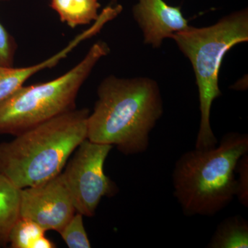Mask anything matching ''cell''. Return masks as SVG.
<instances>
[{
	"label": "cell",
	"mask_w": 248,
	"mask_h": 248,
	"mask_svg": "<svg viewBox=\"0 0 248 248\" xmlns=\"http://www.w3.org/2000/svg\"><path fill=\"white\" fill-rule=\"evenodd\" d=\"M164 113L159 85L148 78L110 76L97 89L87 122V139L117 147L125 155L144 153L150 134Z\"/></svg>",
	"instance_id": "1"
},
{
	"label": "cell",
	"mask_w": 248,
	"mask_h": 248,
	"mask_svg": "<svg viewBox=\"0 0 248 248\" xmlns=\"http://www.w3.org/2000/svg\"><path fill=\"white\" fill-rule=\"evenodd\" d=\"M89 114L75 108L0 143V174L21 189L59 175L87 139Z\"/></svg>",
	"instance_id": "2"
},
{
	"label": "cell",
	"mask_w": 248,
	"mask_h": 248,
	"mask_svg": "<svg viewBox=\"0 0 248 248\" xmlns=\"http://www.w3.org/2000/svg\"><path fill=\"white\" fill-rule=\"evenodd\" d=\"M248 153L247 134L232 132L218 146L184 153L172 172L174 197L186 216H213L236 197V168Z\"/></svg>",
	"instance_id": "3"
},
{
	"label": "cell",
	"mask_w": 248,
	"mask_h": 248,
	"mask_svg": "<svg viewBox=\"0 0 248 248\" xmlns=\"http://www.w3.org/2000/svg\"><path fill=\"white\" fill-rule=\"evenodd\" d=\"M170 38L190 60L195 72L201 113L195 148H213L218 141L210 124V112L214 101L222 94L218 86L220 68L232 47L248 41V9L231 13L210 27L189 26Z\"/></svg>",
	"instance_id": "4"
},
{
	"label": "cell",
	"mask_w": 248,
	"mask_h": 248,
	"mask_svg": "<svg viewBox=\"0 0 248 248\" xmlns=\"http://www.w3.org/2000/svg\"><path fill=\"white\" fill-rule=\"evenodd\" d=\"M110 53L98 41L86 56L65 74L51 81L24 86L0 102V135L17 136L36 125L76 108L83 84L98 62Z\"/></svg>",
	"instance_id": "5"
},
{
	"label": "cell",
	"mask_w": 248,
	"mask_h": 248,
	"mask_svg": "<svg viewBox=\"0 0 248 248\" xmlns=\"http://www.w3.org/2000/svg\"><path fill=\"white\" fill-rule=\"evenodd\" d=\"M112 148L86 139L61 172L76 211L84 216H94L103 197H113L119 192L115 183L106 175L104 170Z\"/></svg>",
	"instance_id": "6"
},
{
	"label": "cell",
	"mask_w": 248,
	"mask_h": 248,
	"mask_svg": "<svg viewBox=\"0 0 248 248\" xmlns=\"http://www.w3.org/2000/svg\"><path fill=\"white\" fill-rule=\"evenodd\" d=\"M76 212L61 173L39 185L22 189L20 217L35 222L46 231L60 233Z\"/></svg>",
	"instance_id": "7"
},
{
	"label": "cell",
	"mask_w": 248,
	"mask_h": 248,
	"mask_svg": "<svg viewBox=\"0 0 248 248\" xmlns=\"http://www.w3.org/2000/svg\"><path fill=\"white\" fill-rule=\"evenodd\" d=\"M133 14L144 43L155 48H160L164 39L189 27L180 6H170L164 0H138Z\"/></svg>",
	"instance_id": "8"
},
{
	"label": "cell",
	"mask_w": 248,
	"mask_h": 248,
	"mask_svg": "<svg viewBox=\"0 0 248 248\" xmlns=\"http://www.w3.org/2000/svg\"><path fill=\"white\" fill-rule=\"evenodd\" d=\"M117 9L108 5L103 9L89 29L76 36L64 48L45 61L24 68L0 66V102L24 86V83L36 73L56 66L81 42L97 35L108 22L117 17Z\"/></svg>",
	"instance_id": "9"
},
{
	"label": "cell",
	"mask_w": 248,
	"mask_h": 248,
	"mask_svg": "<svg viewBox=\"0 0 248 248\" xmlns=\"http://www.w3.org/2000/svg\"><path fill=\"white\" fill-rule=\"evenodd\" d=\"M22 189L0 174V247L9 243V234L20 218Z\"/></svg>",
	"instance_id": "10"
},
{
	"label": "cell",
	"mask_w": 248,
	"mask_h": 248,
	"mask_svg": "<svg viewBox=\"0 0 248 248\" xmlns=\"http://www.w3.org/2000/svg\"><path fill=\"white\" fill-rule=\"evenodd\" d=\"M50 7L71 28L87 25L99 17V0H51Z\"/></svg>",
	"instance_id": "11"
},
{
	"label": "cell",
	"mask_w": 248,
	"mask_h": 248,
	"mask_svg": "<svg viewBox=\"0 0 248 248\" xmlns=\"http://www.w3.org/2000/svg\"><path fill=\"white\" fill-rule=\"evenodd\" d=\"M207 248H248V222L240 215L230 217L217 226Z\"/></svg>",
	"instance_id": "12"
},
{
	"label": "cell",
	"mask_w": 248,
	"mask_h": 248,
	"mask_svg": "<svg viewBox=\"0 0 248 248\" xmlns=\"http://www.w3.org/2000/svg\"><path fill=\"white\" fill-rule=\"evenodd\" d=\"M46 231L35 222L20 218L13 227L9 234V243L13 248H32L33 244Z\"/></svg>",
	"instance_id": "13"
},
{
	"label": "cell",
	"mask_w": 248,
	"mask_h": 248,
	"mask_svg": "<svg viewBox=\"0 0 248 248\" xmlns=\"http://www.w3.org/2000/svg\"><path fill=\"white\" fill-rule=\"evenodd\" d=\"M83 216L82 214L76 212L60 232L68 248H91L87 233L85 230Z\"/></svg>",
	"instance_id": "14"
},
{
	"label": "cell",
	"mask_w": 248,
	"mask_h": 248,
	"mask_svg": "<svg viewBox=\"0 0 248 248\" xmlns=\"http://www.w3.org/2000/svg\"><path fill=\"white\" fill-rule=\"evenodd\" d=\"M9 0H0V2ZM17 45L14 36L0 22V66H14Z\"/></svg>",
	"instance_id": "15"
},
{
	"label": "cell",
	"mask_w": 248,
	"mask_h": 248,
	"mask_svg": "<svg viewBox=\"0 0 248 248\" xmlns=\"http://www.w3.org/2000/svg\"><path fill=\"white\" fill-rule=\"evenodd\" d=\"M236 172L239 174L236 178V197L244 206L248 207V155L241 156L236 165Z\"/></svg>",
	"instance_id": "16"
},
{
	"label": "cell",
	"mask_w": 248,
	"mask_h": 248,
	"mask_svg": "<svg viewBox=\"0 0 248 248\" xmlns=\"http://www.w3.org/2000/svg\"><path fill=\"white\" fill-rule=\"evenodd\" d=\"M55 247H56L55 245L50 240L47 239L45 235L39 238L32 246V248H53Z\"/></svg>",
	"instance_id": "17"
}]
</instances>
